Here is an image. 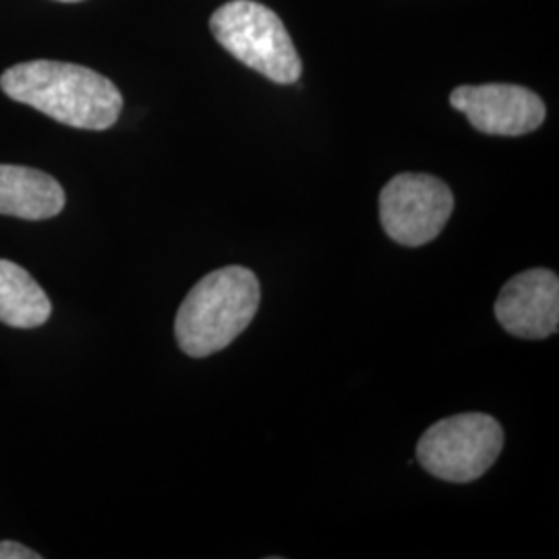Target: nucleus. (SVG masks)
Returning <instances> with one entry per match:
<instances>
[{"label":"nucleus","instance_id":"7ed1b4c3","mask_svg":"<svg viewBox=\"0 0 559 559\" xmlns=\"http://www.w3.org/2000/svg\"><path fill=\"white\" fill-rule=\"evenodd\" d=\"M210 29L224 50L278 85L297 83L302 62L278 15L255 0H230L214 11Z\"/></svg>","mask_w":559,"mask_h":559},{"label":"nucleus","instance_id":"6e6552de","mask_svg":"<svg viewBox=\"0 0 559 559\" xmlns=\"http://www.w3.org/2000/svg\"><path fill=\"white\" fill-rule=\"evenodd\" d=\"M64 207V191L50 175L27 168L0 164V214L21 221H48Z\"/></svg>","mask_w":559,"mask_h":559},{"label":"nucleus","instance_id":"20e7f679","mask_svg":"<svg viewBox=\"0 0 559 559\" xmlns=\"http://www.w3.org/2000/svg\"><path fill=\"white\" fill-rule=\"evenodd\" d=\"M503 450L500 423L485 413H462L431 425L419 443L420 466L441 480L471 483L496 464Z\"/></svg>","mask_w":559,"mask_h":559},{"label":"nucleus","instance_id":"1a4fd4ad","mask_svg":"<svg viewBox=\"0 0 559 559\" xmlns=\"http://www.w3.org/2000/svg\"><path fill=\"white\" fill-rule=\"evenodd\" d=\"M52 302L21 265L0 260V321L32 330L50 320Z\"/></svg>","mask_w":559,"mask_h":559},{"label":"nucleus","instance_id":"39448f33","mask_svg":"<svg viewBox=\"0 0 559 559\" xmlns=\"http://www.w3.org/2000/svg\"><path fill=\"white\" fill-rule=\"evenodd\" d=\"M452 212V189L431 175L402 173L381 189V228L404 247H420L438 239Z\"/></svg>","mask_w":559,"mask_h":559},{"label":"nucleus","instance_id":"9d476101","mask_svg":"<svg viewBox=\"0 0 559 559\" xmlns=\"http://www.w3.org/2000/svg\"><path fill=\"white\" fill-rule=\"evenodd\" d=\"M40 554L32 551L29 547L21 545L17 540H0V559H40Z\"/></svg>","mask_w":559,"mask_h":559},{"label":"nucleus","instance_id":"0eeeda50","mask_svg":"<svg viewBox=\"0 0 559 559\" xmlns=\"http://www.w3.org/2000/svg\"><path fill=\"white\" fill-rule=\"evenodd\" d=\"M496 318L516 338L545 340L558 334V274L535 267L506 282L496 300Z\"/></svg>","mask_w":559,"mask_h":559},{"label":"nucleus","instance_id":"9b49d317","mask_svg":"<svg viewBox=\"0 0 559 559\" xmlns=\"http://www.w3.org/2000/svg\"><path fill=\"white\" fill-rule=\"evenodd\" d=\"M59 2H81V0H59Z\"/></svg>","mask_w":559,"mask_h":559},{"label":"nucleus","instance_id":"423d86ee","mask_svg":"<svg viewBox=\"0 0 559 559\" xmlns=\"http://www.w3.org/2000/svg\"><path fill=\"white\" fill-rule=\"evenodd\" d=\"M452 108L485 135L520 138L539 129L547 108L535 92L510 83L460 85L450 94Z\"/></svg>","mask_w":559,"mask_h":559},{"label":"nucleus","instance_id":"f257e3e1","mask_svg":"<svg viewBox=\"0 0 559 559\" xmlns=\"http://www.w3.org/2000/svg\"><path fill=\"white\" fill-rule=\"evenodd\" d=\"M0 90L67 127L104 131L120 117L119 87L100 73L59 60H32L7 69Z\"/></svg>","mask_w":559,"mask_h":559},{"label":"nucleus","instance_id":"f03ea898","mask_svg":"<svg viewBox=\"0 0 559 559\" xmlns=\"http://www.w3.org/2000/svg\"><path fill=\"white\" fill-rule=\"evenodd\" d=\"M258 276L242 265H226L201 278L180 302L175 336L193 359L221 353L240 336L260 309Z\"/></svg>","mask_w":559,"mask_h":559}]
</instances>
